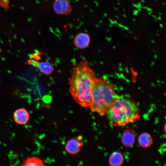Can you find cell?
Segmentation results:
<instances>
[{"mask_svg": "<svg viewBox=\"0 0 166 166\" xmlns=\"http://www.w3.org/2000/svg\"><path fill=\"white\" fill-rule=\"evenodd\" d=\"M28 63L38 68L42 73L47 75L51 74L54 71L53 64L48 61L40 62L34 59H30L27 61Z\"/></svg>", "mask_w": 166, "mask_h": 166, "instance_id": "5", "label": "cell"}, {"mask_svg": "<svg viewBox=\"0 0 166 166\" xmlns=\"http://www.w3.org/2000/svg\"><path fill=\"white\" fill-rule=\"evenodd\" d=\"M53 8L54 11L59 14L68 15L72 11L71 6L66 0H55Z\"/></svg>", "mask_w": 166, "mask_h": 166, "instance_id": "6", "label": "cell"}, {"mask_svg": "<svg viewBox=\"0 0 166 166\" xmlns=\"http://www.w3.org/2000/svg\"><path fill=\"white\" fill-rule=\"evenodd\" d=\"M22 165L31 166H43L44 163L39 158L32 156L27 158L23 163Z\"/></svg>", "mask_w": 166, "mask_h": 166, "instance_id": "12", "label": "cell"}, {"mask_svg": "<svg viewBox=\"0 0 166 166\" xmlns=\"http://www.w3.org/2000/svg\"><path fill=\"white\" fill-rule=\"evenodd\" d=\"M96 78L86 61L80 62L73 69L69 91L75 101L83 107H89L92 103L91 89Z\"/></svg>", "mask_w": 166, "mask_h": 166, "instance_id": "1", "label": "cell"}, {"mask_svg": "<svg viewBox=\"0 0 166 166\" xmlns=\"http://www.w3.org/2000/svg\"><path fill=\"white\" fill-rule=\"evenodd\" d=\"M90 42L89 34L85 33H80L78 34L74 39V44L78 48L83 49L87 47Z\"/></svg>", "mask_w": 166, "mask_h": 166, "instance_id": "8", "label": "cell"}, {"mask_svg": "<svg viewBox=\"0 0 166 166\" xmlns=\"http://www.w3.org/2000/svg\"><path fill=\"white\" fill-rule=\"evenodd\" d=\"M139 145L144 148L150 146L152 143V139L151 136L147 132L141 134L138 139Z\"/></svg>", "mask_w": 166, "mask_h": 166, "instance_id": "11", "label": "cell"}, {"mask_svg": "<svg viewBox=\"0 0 166 166\" xmlns=\"http://www.w3.org/2000/svg\"><path fill=\"white\" fill-rule=\"evenodd\" d=\"M135 131L132 129H128L123 133L121 137L123 145L126 147L132 146L135 142Z\"/></svg>", "mask_w": 166, "mask_h": 166, "instance_id": "9", "label": "cell"}, {"mask_svg": "<svg viewBox=\"0 0 166 166\" xmlns=\"http://www.w3.org/2000/svg\"><path fill=\"white\" fill-rule=\"evenodd\" d=\"M164 131L165 132L166 134V123H165L164 126Z\"/></svg>", "mask_w": 166, "mask_h": 166, "instance_id": "13", "label": "cell"}, {"mask_svg": "<svg viewBox=\"0 0 166 166\" xmlns=\"http://www.w3.org/2000/svg\"><path fill=\"white\" fill-rule=\"evenodd\" d=\"M124 158L121 153L119 152H115L113 153L109 157V164L111 166H118L123 163Z\"/></svg>", "mask_w": 166, "mask_h": 166, "instance_id": "10", "label": "cell"}, {"mask_svg": "<svg viewBox=\"0 0 166 166\" xmlns=\"http://www.w3.org/2000/svg\"><path fill=\"white\" fill-rule=\"evenodd\" d=\"M13 118L17 124L24 125L26 124L29 120V113L25 109L23 108H19L14 112Z\"/></svg>", "mask_w": 166, "mask_h": 166, "instance_id": "7", "label": "cell"}, {"mask_svg": "<svg viewBox=\"0 0 166 166\" xmlns=\"http://www.w3.org/2000/svg\"><path fill=\"white\" fill-rule=\"evenodd\" d=\"M83 136L79 135L69 140L65 145V149L69 154H76L80 152L82 146Z\"/></svg>", "mask_w": 166, "mask_h": 166, "instance_id": "4", "label": "cell"}, {"mask_svg": "<svg viewBox=\"0 0 166 166\" xmlns=\"http://www.w3.org/2000/svg\"><path fill=\"white\" fill-rule=\"evenodd\" d=\"M107 117L114 126L125 125L140 118V110L132 100L120 96L107 111Z\"/></svg>", "mask_w": 166, "mask_h": 166, "instance_id": "3", "label": "cell"}, {"mask_svg": "<svg viewBox=\"0 0 166 166\" xmlns=\"http://www.w3.org/2000/svg\"><path fill=\"white\" fill-rule=\"evenodd\" d=\"M92 102L89 107L93 112L102 116L120 96L116 93L113 84L103 77L97 78L92 87Z\"/></svg>", "mask_w": 166, "mask_h": 166, "instance_id": "2", "label": "cell"}]
</instances>
